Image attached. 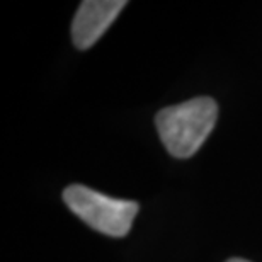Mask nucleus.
Returning <instances> with one entry per match:
<instances>
[{"instance_id": "obj_1", "label": "nucleus", "mask_w": 262, "mask_h": 262, "mask_svg": "<svg viewBox=\"0 0 262 262\" xmlns=\"http://www.w3.org/2000/svg\"><path fill=\"white\" fill-rule=\"evenodd\" d=\"M218 118V106L209 97H196L157 113L155 124L167 151L189 159L201 148Z\"/></svg>"}, {"instance_id": "obj_2", "label": "nucleus", "mask_w": 262, "mask_h": 262, "mask_svg": "<svg viewBox=\"0 0 262 262\" xmlns=\"http://www.w3.org/2000/svg\"><path fill=\"white\" fill-rule=\"evenodd\" d=\"M63 201L83 223L109 237H124L140 209L136 201L109 198L82 184L68 186Z\"/></svg>"}, {"instance_id": "obj_3", "label": "nucleus", "mask_w": 262, "mask_h": 262, "mask_svg": "<svg viewBox=\"0 0 262 262\" xmlns=\"http://www.w3.org/2000/svg\"><path fill=\"white\" fill-rule=\"evenodd\" d=\"M124 7H126L124 0H85L82 2L72 23L73 45L78 50H89L94 46Z\"/></svg>"}, {"instance_id": "obj_4", "label": "nucleus", "mask_w": 262, "mask_h": 262, "mask_svg": "<svg viewBox=\"0 0 262 262\" xmlns=\"http://www.w3.org/2000/svg\"><path fill=\"white\" fill-rule=\"evenodd\" d=\"M227 262H249V260H245V259H238V257H233V259H230Z\"/></svg>"}]
</instances>
